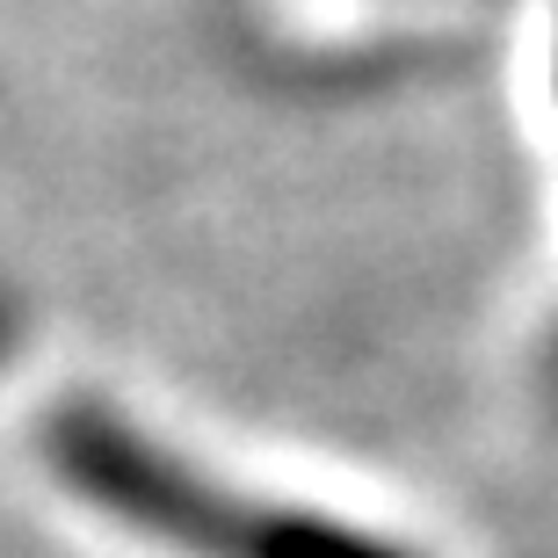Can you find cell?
Wrapping results in <instances>:
<instances>
[{
  "label": "cell",
  "instance_id": "6da1fadb",
  "mask_svg": "<svg viewBox=\"0 0 558 558\" xmlns=\"http://www.w3.org/2000/svg\"><path fill=\"white\" fill-rule=\"evenodd\" d=\"M44 464L65 494L131 537L167 544L174 558H414L407 544L371 537L319 508L254 500L226 478L196 472L153 428L117 414L109 399L73 392L44 421Z\"/></svg>",
  "mask_w": 558,
  "mask_h": 558
},
{
  "label": "cell",
  "instance_id": "7a4b0ae2",
  "mask_svg": "<svg viewBox=\"0 0 558 558\" xmlns=\"http://www.w3.org/2000/svg\"><path fill=\"white\" fill-rule=\"evenodd\" d=\"M8 349H15V298L0 290V363H8Z\"/></svg>",
  "mask_w": 558,
  "mask_h": 558
}]
</instances>
